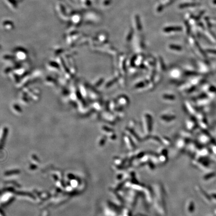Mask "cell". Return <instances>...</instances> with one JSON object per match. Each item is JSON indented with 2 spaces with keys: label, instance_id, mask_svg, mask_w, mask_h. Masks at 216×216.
I'll use <instances>...</instances> for the list:
<instances>
[{
  "label": "cell",
  "instance_id": "1",
  "mask_svg": "<svg viewBox=\"0 0 216 216\" xmlns=\"http://www.w3.org/2000/svg\"><path fill=\"white\" fill-rule=\"evenodd\" d=\"M213 197L216 199V194H213Z\"/></svg>",
  "mask_w": 216,
  "mask_h": 216
}]
</instances>
